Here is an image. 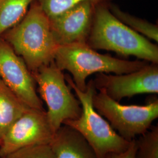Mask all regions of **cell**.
Instances as JSON below:
<instances>
[{
	"label": "cell",
	"mask_w": 158,
	"mask_h": 158,
	"mask_svg": "<svg viewBox=\"0 0 158 158\" xmlns=\"http://www.w3.org/2000/svg\"><path fill=\"white\" fill-rule=\"evenodd\" d=\"M1 38L23 59L31 72L53 62L59 46L50 19L36 1L23 19Z\"/></svg>",
	"instance_id": "6da1fadb"
},
{
	"label": "cell",
	"mask_w": 158,
	"mask_h": 158,
	"mask_svg": "<svg viewBox=\"0 0 158 158\" xmlns=\"http://www.w3.org/2000/svg\"><path fill=\"white\" fill-rule=\"evenodd\" d=\"M108 4L96 5L87 45L94 50L113 51L158 63V45L121 22L110 11Z\"/></svg>",
	"instance_id": "7a4b0ae2"
},
{
	"label": "cell",
	"mask_w": 158,
	"mask_h": 158,
	"mask_svg": "<svg viewBox=\"0 0 158 158\" xmlns=\"http://www.w3.org/2000/svg\"><path fill=\"white\" fill-rule=\"evenodd\" d=\"M54 62L61 70L72 74L75 85L80 90L86 89V80L93 74H124L135 72L145 66V60H127L97 52L87 44L59 46Z\"/></svg>",
	"instance_id": "3957f363"
},
{
	"label": "cell",
	"mask_w": 158,
	"mask_h": 158,
	"mask_svg": "<svg viewBox=\"0 0 158 158\" xmlns=\"http://www.w3.org/2000/svg\"><path fill=\"white\" fill-rule=\"evenodd\" d=\"M65 80L73 90L82 108V113L78 118L65 121L66 125L76 130L89 143L98 158H106L111 153L125 151L130 142L119 135L107 121L97 113L93 105V97L97 89L91 80L85 91L76 87L72 77L66 74Z\"/></svg>",
	"instance_id": "277c9868"
},
{
	"label": "cell",
	"mask_w": 158,
	"mask_h": 158,
	"mask_svg": "<svg viewBox=\"0 0 158 158\" xmlns=\"http://www.w3.org/2000/svg\"><path fill=\"white\" fill-rule=\"evenodd\" d=\"M42 100L45 102L49 124L56 132L67 120L78 118L82 108L78 98L66 84L62 70L54 60L31 72Z\"/></svg>",
	"instance_id": "5b68a950"
},
{
	"label": "cell",
	"mask_w": 158,
	"mask_h": 158,
	"mask_svg": "<svg viewBox=\"0 0 158 158\" xmlns=\"http://www.w3.org/2000/svg\"><path fill=\"white\" fill-rule=\"evenodd\" d=\"M93 105L119 135L129 142L145 133L158 117V99L144 106H127L99 91L93 97Z\"/></svg>",
	"instance_id": "8992f818"
},
{
	"label": "cell",
	"mask_w": 158,
	"mask_h": 158,
	"mask_svg": "<svg viewBox=\"0 0 158 158\" xmlns=\"http://www.w3.org/2000/svg\"><path fill=\"white\" fill-rule=\"evenodd\" d=\"M55 132L45 110L28 108L14 122L0 141V158L26 147L50 145Z\"/></svg>",
	"instance_id": "52a82bcc"
},
{
	"label": "cell",
	"mask_w": 158,
	"mask_h": 158,
	"mask_svg": "<svg viewBox=\"0 0 158 158\" xmlns=\"http://www.w3.org/2000/svg\"><path fill=\"white\" fill-rule=\"evenodd\" d=\"M93 82L97 90L104 92L117 102L139 94H157L158 64L148 63L139 70L130 73H98Z\"/></svg>",
	"instance_id": "ba28073f"
},
{
	"label": "cell",
	"mask_w": 158,
	"mask_h": 158,
	"mask_svg": "<svg viewBox=\"0 0 158 158\" xmlns=\"http://www.w3.org/2000/svg\"><path fill=\"white\" fill-rule=\"evenodd\" d=\"M0 79L27 107L45 110L36 83L23 59L0 38Z\"/></svg>",
	"instance_id": "9c48e42d"
},
{
	"label": "cell",
	"mask_w": 158,
	"mask_h": 158,
	"mask_svg": "<svg viewBox=\"0 0 158 158\" xmlns=\"http://www.w3.org/2000/svg\"><path fill=\"white\" fill-rule=\"evenodd\" d=\"M96 4L84 1L53 18L51 28L59 46L86 44L93 23Z\"/></svg>",
	"instance_id": "30bf717a"
},
{
	"label": "cell",
	"mask_w": 158,
	"mask_h": 158,
	"mask_svg": "<svg viewBox=\"0 0 158 158\" xmlns=\"http://www.w3.org/2000/svg\"><path fill=\"white\" fill-rule=\"evenodd\" d=\"M50 146L55 158H98L85 138L66 125L55 132Z\"/></svg>",
	"instance_id": "8fae6325"
},
{
	"label": "cell",
	"mask_w": 158,
	"mask_h": 158,
	"mask_svg": "<svg viewBox=\"0 0 158 158\" xmlns=\"http://www.w3.org/2000/svg\"><path fill=\"white\" fill-rule=\"evenodd\" d=\"M28 108L0 79V141L10 127Z\"/></svg>",
	"instance_id": "7c38bea8"
},
{
	"label": "cell",
	"mask_w": 158,
	"mask_h": 158,
	"mask_svg": "<svg viewBox=\"0 0 158 158\" xmlns=\"http://www.w3.org/2000/svg\"><path fill=\"white\" fill-rule=\"evenodd\" d=\"M35 0H0V38L19 23Z\"/></svg>",
	"instance_id": "4fadbf2b"
},
{
	"label": "cell",
	"mask_w": 158,
	"mask_h": 158,
	"mask_svg": "<svg viewBox=\"0 0 158 158\" xmlns=\"http://www.w3.org/2000/svg\"><path fill=\"white\" fill-rule=\"evenodd\" d=\"M108 8L113 15L121 22L139 34L146 36L149 39L158 42V27L146 20L134 17L123 11L118 6L113 3L108 4Z\"/></svg>",
	"instance_id": "5bb4252c"
},
{
	"label": "cell",
	"mask_w": 158,
	"mask_h": 158,
	"mask_svg": "<svg viewBox=\"0 0 158 158\" xmlns=\"http://www.w3.org/2000/svg\"><path fill=\"white\" fill-rule=\"evenodd\" d=\"M135 158H158V126H151L136 139Z\"/></svg>",
	"instance_id": "9a60e30c"
},
{
	"label": "cell",
	"mask_w": 158,
	"mask_h": 158,
	"mask_svg": "<svg viewBox=\"0 0 158 158\" xmlns=\"http://www.w3.org/2000/svg\"><path fill=\"white\" fill-rule=\"evenodd\" d=\"M49 18H53L84 1H90L94 4H108L113 0H35Z\"/></svg>",
	"instance_id": "2e32d148"
},
{
	"label": "cell",
	"mask_w": 158,
	"mask_h": 158,
	"mask_svg": "<svg viewBox=\"0 0 158 158\" xmlns=\"http://www.w3.org/2000/svg\"><path fill=\"white\" fill-rule=\"evenodd\" d=\"M4 158H55V156L50 145H42L19 149Z\"/></svg>",
	"instance_id": "e0dca14e"
},
{
	"label": "cell",
	"mask_w": 158,
	"mask_h": 158,
	"mask_svg": "<svg viewBox=\"0 0 158 158\" xmlns=\"http://www.w3.org/2000/svg\"><path fill=\"white\" fill-rule=\"evenodd\" d=\"M136 151V139L132 140L128 149L123 152L111 153L106 158H135Z\"/></svg>",
	"instance_id": "ac0fdd59"
},
{
	"label": "cell",
	"mask_w": 158,
	"mask_h": 158,
	"mask_svg": "<svg viewBox=\"0 0 158 158\" xmlns=\"http://www.w3.org/2000/svg\"></svg>",
	"instance_id": "d6986e66"
}]
</instances>
